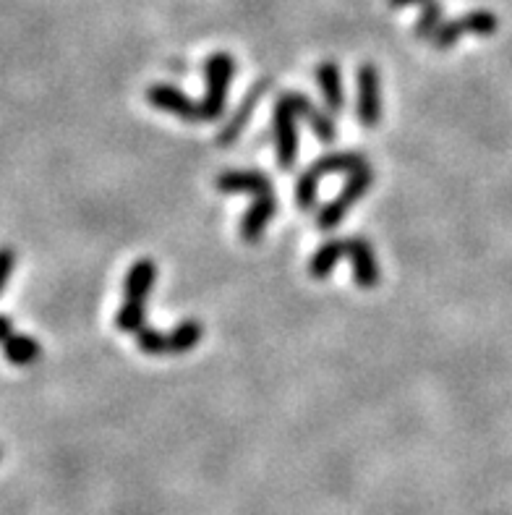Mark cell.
<instances>
[{
  "label": "cell",
  "mask_w": 512,
  "mask_h": 515,
  "mask_svg": "<svg viewBox=\"0 0 512 515\" xmlns=\"http://www.w3.org/2000/svg\"><path fill=\"white\" fill-rule=\"evenodd\" d=\"M236 76V61L230 53H212L204 63V79H207V92H204L202 118L204 121H220L228 102L230 82Z\"/></svg>",
  "instance_id": "1"
},
{
  "label": "cell",
  "mask_w": 512,
  "mask_h": 515,
  "mask_svg": "<svg viewBox=\"0 0 512 515\" xmlns=\"http://www.w3.org/2000/svg\"><path fill=\"white\" fill-rule=\"evenodd\" d=\"M371 183H374V173H371L369 165L361 170H356V173H351V178H348V183L343 186V191H340V194H337L332 202H327L322 210H319V215H317L319 231H332V228H337V225L343 223L345 215L351 212L353 204L369 194Z\"/></svg>",
  "instance_id": "2"
},
{
  "label": "cell",
  "mask_w": 512,
  "mask_h": 515,
  "mask_svg": "<svg viewBox=\"0 0 512 515\" xmlns=\"http://www.w3.org/2000/svg\"><path fill=\"white\" fill-rule=\"evenodd\" d=\"M272 136H275V155L280 170H290L298 157V116L288 102L280 97L272 113Z\"/></svg>",
  "instance_id": "3"
},
{
  "label": "cell",
  "mask_w": 512,
  "mask_h": 515,
  "mask_svg": "<svg viewBox=\"0 0 512 515\" xmlns=\"http://www.w3.org/2000/svg\"><path fill=\"white\" fill-rule=\"evenodd\" d=\"M356 116L364 129H377L382 121V89H379V71L374 63L358 66Z\"/></svg>",
  "instance_id": "4"
},
{
  "label": "cell",
  "mask_w": 512,
  "mask_h": 515,
  "mask_svg": "<svg viewBox=\"0 0 512 515\" xmlns=\"http://www.w3.org/2000/svg\"><path fill=\"white\" fill-rule=\"evenodd\" d=\"M147 102L152 108L165 110L170 116L183 118L186 123H199L202 118V105L196 100H191L183 89L173 87V84H152L147 89Z\"/></svg>",
  "instance_id": "5"
},
{
  "label": "cell",
  "mask_w": 512,
  "mask_h": 515,
  "mask_svg": "<svg viewBox=\"0 0 512 515\" xmlns=\"http://www.w3.org/2000/svg\"><path fill=\"white\" fill-rule=\"evenodd\" d=\"M345 254L351 259L353 280H356L358 288H364V291L377 288L382 275H379L377 254H374L369 241H366V238H348V241H345Z\"/></svg>",
  "instance_id": "6"
},
{
  "label": "cell",
  "mask_w": 512,
  "mask_h": 515,
  "mask_svg": "<svg viewBox=\"0 0 512 515\" xmlns=\"http://www.w3.org/2000/svg\"><path fill=\"white\" fill-rule=\"evenodd\" d=\"M283 100L288 102L290 108H293V113H296L301 121L309 123V129L314 131V136H317L319 142L324 144L335 142V136H337L335 121H332L327 113H322V110L309 100V97L301 95V92H285Z\"/></svg>",
  "instance_id": "7"
},
{
  "label": "cell",
  "mask_w": 512,
  "mask_h": 515,
  "mask_svg": "<svg viewBox=\"0 0 512 515\" xmlns=\"http://www.w3.org/2000/svg\"><path fill=\"white\" fill-rule=\"evenodd\" d=\"M215 189L223 194H272V181L262 170H228L223 176H217Z\"/></svg>",
  "instance_id": "8"
},
{
  "label": "cell",
  "mask_w": 512,
  "mask_h": 515,
  "mask_svg": "<svg viewBox=\"0 0 512 515\" xmlns=\"http://www.w3.org/2000/svg\"><path fill=\"white\" fill-rule=\"evenodd\" d=\"M275 212H277V199L272 197V194H262V197H256L254 204H251L249 210L243 212V217H241L243 241H249V244L259 241V238L264 236V231H267L270 220L275 217Z\"/></svg>",
  "instance_id": "9"
},
{
  "label": "cell",
  "mask_w": 512,
  "mask_h": 515,
  "mask_svg": "<svg viewBox=\"0 0 512 515\" xmlns=\"http://www.w3.org/2000/svg\"><path fill=\"white\" fill-rule=\"evenodd\" d=\"M157 283V265L152 259H139L131 265L123 280V299L128 301H142L147 304V296L152 293Z\"/></svg>",
  "instance_id": "10"
},
{
  "label": "cell",
  "mask_w": 512,
  "mask_h": 515,
  "mask_svg": "<svg viewBox=\"0 0 512 515\" xmlns=\"http://www.w3.org/2000/svg\"><path fill=\"white\" fill-rule=\"evenodd\" d=\"M317 84L322 89L324 105L330 113H340L345 108V87L343 74L335 61H324L317 66Z\"/></svg>",
  "instance_id": "11"
},
{
  "label": "cell",
  "mask_w": 512,
  "mask_h": 515,
  "mask_svg": "<svg viewBox=\"0 0 512 515\" xmlns=\"http://www.w3.org/2000/svg\"><path fill=\"white\" fill-rule=\"evenodd\" d=\"M267 87H270V82L256 84V87L251 89L249 95H246L243 105L236 110V113H233L230 123L223 129V134H220V144H223V147H230V144L236 142L238 136H241V131L246 129V123H249L251 113H254L256 102H262V95H264V92H267Z\"/></svg>",
  "instance_id": "12"
},
{
  "label": "cell",
  "mask_w": 512,
  "mask_h": 515,
  "mask_svg": "<svg viewBox=\"0 0 512 515\" xmlns=\"http://www.w3.org/2000/svg\"><path fill=\"white\" fill-rule=\"evenodd\" d=\"M366 168V157L358 152H335V155H324L311 163V173L319 178L335 176V173H356Z\"/></svg>",
  "instance_id": "13"
},
{
  "label": "cell",
  "mask_w": 512,
  "mask_h": 515,
  "mask_svg": "<svg viewBox=\"0 0 512 515\" xmlns=\"http://www.w3.org/2000/svg\"><path fill=\"white\" fill-rule=\"evenodd\" d=\"M3 346V356L6 361H11L14 366H32L40 361L42 356V346L32 335H11L6 343H0Z\"/></svg>",
  "instance_id": "14"
},
{
  "label": "cell",
  "mask_w": 512,
  "mask_h": 515,
  "mask_svg": "<svg viewBox=\"0 0 512 515\" xmlns=\"http://www.w3.org/2000/svg\"><path fill=\"white\" fill-rule=\"evenodd\" d=\"M345 257V241L343 238H335V241H327V244L319 246L314 251V257L309 262V275L314 280L330 278L332 270L337 267V262Z\"/></svg>",
  "instance_id": "15"
},
{
  "label": "cell",
  "mask_w": 512,
  "mask_h": 515,
  "mask_svg": "<svg viewBox=\"0 0 512 515\" xmlns=\"http://www.w3.org/2000/svg\"><path fill=\"white\" fill-rule=\"evenodd\" d=\"M204 338V327L199 319H183L181 325H176L168 335V353L173 356H183L191 348H196Z\"/></svg>",
  "instance_id": "16"
},
{
  "label": "cell",
  "mask_w": 512,
  "mask_h": 515,
  "mask_svg": "<svg viewBox=\"0 0 512 515\" xmlns=\"http://www.w3.org/2000/svg\"><path fill=\"white\" fill-rule=\"evenodd\" d=\"M144 322H147V304L123 299L121 309L115 314V325H118V330L128 335H136L139 330H144Z\"/></svg>",
  "instance_id": "17"
},
{
  "label": "cell",
  "mask_w": 512,
  "mask_h": 515,
  "mask_svg": "<svg viewBox=\"0 0 512 515\" xmlns=\"http://www.w3.org/2000/svg\"><path fill=\"white\" fill-rule=\"evenodd\" d=\"M442 21L445 19H442V6H439V0H429V3L421 6V14H418L413 32H416L418 40L432 42V37L437 34V29L442 27Z\"/></svg>",
  "instance_id": "18"
},
{
  "label": "cell",
  "mask_w": 512,
  "mask_h": 515,
  "mask_svg": "<svg viewBox=\"0 0 512 515\" xmlns=\"http://www.w3.org/2000/svg\"><path fill=\"white\" fill-rule=\"evenodd\" d=\"M460 24H463L465 34H476V37H492L499 29V19L494 11H471V14L460 16Z\"/></svg>",
  "instance_id": "19"
},
{
  "label": "cell",
  "mask_w": 512,
  "mask_h": 515,
  "mask_svg": "<svg viewBox=\"0 0 512 515\" xmlns=\"http://www.w3.org/2000/svg\"><path fill=\"white\" fill-rule=\"evenodd\" d=\"M319 194V176H314L311 170H304L296 183V207L298 210H314Z\"/></svg>",
  "instance_id": "20"
},
{
  "label": "cell",
  "mask_w": 512,
  "mask_h": 515,
  "mask_svg": "<svg viewBox=\"0 0 512 515\" xmlns=\"http://www.w3.org/2000/svg\"><path fill=\"white\" fill-rule=\"evenodd\" d=\"M136 340H139V348H142L147 356H165V353H168V335L155 330V327H144V330H139Z\"/></svg>",
  "instance_id": "21"
},
{
  "label": "cell",
  "mask_w": 512,
  "mask_h": 515,
  "mask_svg": "<svg viewBox=\"0 0 512 515\" xmlns=\"http://www.w3.org/2000/svg\"><path fill=\"white\" fill-rule=\"evenodd\" d=\"M460 37H465V29L460 24V19L442 21V27L437 29V34L432 37V45L437 50H450L460 42Z\"/></svg>",
  "instance_id": "22"
},
{
  "label": "cell",
  "mask_w": 512,
  "mask_h": 515,
  "mask_svg": "<svg viewBox=\"0 0 512 515\" xmlns=\"http://www.w3.org/2000/svg\"><path fill=\"white\" fill-rule=\"evenodd\" d=\"M16 267V251L11 246H0V293L8 285Z\"/></svg>",
  "instance_id": "23"
},
{
  "label": "cell",
  "mask_w": 512,
  "mask_h": 515,
  "mask_svg": "<svg viewBox=\"0 0 512 515\" xmlns=\"http://www.w3.org/2000/svg\"><path fill=\"white\" fill-rule=\"evenodd\" d=\"M11 335H14V319L6 317V314H0V343H6Z\"/></svg>",
  "instance_id": "24"
},
{
  "label": "cell",
  "mask_w": 512,
  "mask_h": 515,
  "mask_svg": "<svg viewBox=\"0 0 512 515\" xmlns=\"http://www.w3.org/2000/svg\"><path fill=\"white\" fill-rule=\"evenodd\" d=\"M390 8H408V6H424L429 0H387Z\"/></svg>",
  "instance_id": "25"
},
{
  "label": "cell",
  "mask_w": 512,
  "mask_h": 515,
  "mask_svg": "<svg viewBox=\"0 0 512 515\" xmlns=\"http://www.w3.org/2000/svg\"><path fill=\"white\" fill-rule=\"evenodd\" d=\"M0 458H3V450H0Z\"/></svg>",
  "instance_id": "26"
}]
</instances>
